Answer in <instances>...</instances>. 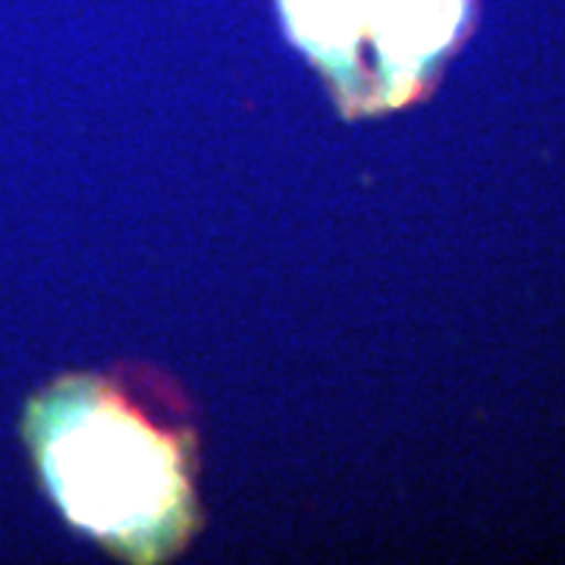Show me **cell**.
Instances as JSON below:
<instances>
[{
  "instance_id": "7a4b0ae2",
  "label": "cell",
  "mask_w": 565,
  "mask_h": 565,
  "mask_svg": "<svg viewBox=\"0 0 565 565\" xmlns=\"http://www.w3.org/2000/svg\"><path fill=\"white\" fill-rule=\"evenodd\" d=\"M292 44L345 117L424 98L459 47L471 0H277Z\"/></svg>"
},
{
  "instance_id": "6da1fadb",
  "label": "cell",
  "mask_w": 565,
  "mask_h": 565,
  "mask_svg": "<svg viewBox=\"0 0 565 565\" xmlns=\"http://www.w3.org/2000/svg\"><path fill=\"white\" fill-rule=\"evenodd\" d=\"M20 434L63 519L114 556L163 563L199 531L195 424L158 371L63 374L25 403Z\"/></svg>"
}]
</instances>
